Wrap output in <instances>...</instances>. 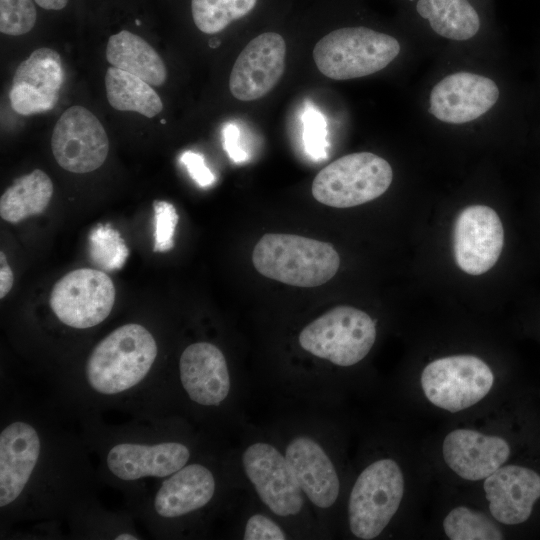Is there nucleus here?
I'll return each instance as SVG.
<instances>
[{"mask_svg":"<svg viewBox=\"0 0 540 540\" xmlns=\"http://www.w3.org/2000/svg\"><path fill=\"white\" fill-rule=\"evenodd\" d=\"M418 104L429 126L480 131L502 126L510 104L509 84L497 56H441Z\"/></svg>","mask_w":540,"mask_h":540,"instance_id":"1","label":"nucleus"},{"mask_svg":"<svg viewBox=\"0 0 540 540\" xmlns=\"http://www.w3.org/2000/svg\"><path fill=\"white\" fill-rule=\"evenodd\" d=\"M413 41L446 55L497 56L495 35L477 0H410Z\"/></svg>","mask_w":540,"mask_h":540,"instance_id":"2","label":"nucleus"},{"mask_svg":"<svg viewBox=\"0 0 540 540\" xmlns=\"http://www.w3.org/2000/svg\"><path fill=\"white\" fill-rule=\"evenodd\" d=\"M404 52L401 40L366 25H347L331 30L314 46L318 70L333 80H351L376 74Z\"/></svg>","mask_w":540,"mask_h":540,"instance_id":"3","label":"nucleus"},{"mask_svg":"<svg viewBox=\"0 0 540 540\" xmlns=\"http://www.w3.org/2000/svg\"><path fill=\"white\" fill-rule=\"evenodd\" d=\"M252 261L263 276L297 287L320 286L333 278L340 266L339 254L330 243L275 233L259 239Z\"/></svg>","mask_w":540,"mask_h":540,"instance_id":"4","label":"nucleus"},{"mask_svg":"<svg viewBox=\"0 0 540 540\" xmlns=\"http://www.w3.org/2000/svg\"><path fill=\"white\" fill-rule=\"evenodd\" d=\"M156 356L152 334L140 324H125L94 347L86 364L87 381L100 394L127 391L144 379Z\"/></svg>","mask_w":540,"mask_h":540,"instance_id":"5","label":"nucleus"},{"mask_svg":"<svg viewBox=\"0 0 540 540\" xmlns=\"http://www.w3.org/2000/svg\"><path fill=\"white\" fill-rule=\"evenodd\" d=\"M393 181V169L372 152H355L325 166L314 178L311 191L320 203L348 208L383 195Z\"/></svg>","mask_w":540,"mask_h":540,"instance_id":"6","label":"nucleus"},{"mask_svg":"<svg viewBox=\"0 0 540 540\" xmlns=\"http://www.w3.org/2000/svg\"><path fill=\"white\" fill-rule=\"evenodd\" d=\"M375 339L374 320L351 306L330 309L305 326L298 337L303 350L341 367L364 359Z\"/></svg>","mask_w":540,"mask_h":540,"instance_id":"7","label":"nucleus"},{"mask_svg":"<svg viewBox=\"0 0 540 540\" xmlns=\"http://www.w3.org/2000/svg\"><path fill=\"white\" fill-rule=\"evenodd\" d=\"M404 494V476L396 461L382 458L369 464L357 477L348 501L351 533L374 539L396 514Z\"/></svg>","mask_w":540,"mask_h":540,"instance_id":"8","label":"nucleus"},{"mask_svg":"<svg viewBox=\"0 0 540 540\" xmlns=\"http://www.w3.org/2000/svg\"><path fill=\"white\" fill-rule=\"evenodd\" d=\"M494 383L490 367L473 355L436 359L422 371L421 386L435 406L458 412L483 399Z\"/></svg>","mask_w":540,"mask_h":540,"instance_id":"9","label":"nucleus"},{"mask_svg":"<svg viewBox=\"0 0 540 540\" xmlns=\"http://www.w3.org/2000/svg\"><path fill=\"white\" fill-rule=\"evenodd\" d=\"M115 287L103 271L80 268L59 279L50 294V307L67 326L85 329L96 326L110 314Z\"/></svg>","mask_w":540,"mask_h":540,"instance_id":"10","label":"nucleus"},{"mask_svg":"<svg viewBox=\"0 0 540 540\" xmlns=\"http://www.w3.org/2000/svg\"><path fill=\"white\" fill-rule=\"evenodd\" d=\"M51 148L57 163L72 173H88L106 160L109 140L103 125L87 108L65 110L56 122Z\"/></svg>","mask_w":540,"mask_h":540,"instance_id":"11","label":"nucleus"},{"mask_svg":"<svg viewBox=\"0 0 540 540\" xmlns=\"http://www.w3.org/2000/svg\"><path fill=\"white\" fill-rule=\"evenodd\" d=\"M244 472L262 503L279 517L301 512L304 497L285 456L272 444L254 442L242 454Z\"/></svg>","mask_w":540,"mask_h":540,"instance_id":"12","label":"nucleus"},{"mask_svg":"<svg viewBox=\"0 0 540 540\" xmlns=\"http://www.w3.org/2000/svg\"><path fill=\"white\" fill-rule=\"evenodd\" d=\"M286 44L277 32L254 37L237 57L229 77L231 94L240 101H253L267 95L285 70Z\"/></svg>","mask_w":540,"mask_h":540,"instance_id":"13","label":"nucleus"},{"mask_svg":"<svg viewBox=\"0 0 540 540\" xmlns=\"http://www.w3.org/2000/svg\"><path fill=\"white\" fill-rule=\"evenodd\" d=\"M504 231L498 214L486 205H471L458 215L453 232L457 265L470 275L492 268L500 257Z\"/></svg>","mask_w":540,"mask_h":540,"instance_id":"14","label":"nucleus"},{"mask_svg":"<svg viewBox=\"0 0 540 540\" xmlns=\"http://www.w3.org/2000/svg\"><path fill=\"white\" fill-rule=\"evenodd\" d=\"M64 81L60 55L43 47L33 51L17 67L9 92L12 109L20 115H32L55 107Z\"/></svg>","mask_w":540,"mask_h":540,"instance_id":"15","label":"nucleus"},{"mask_svg":"<svg viewBox=\"0 0 540 540\" xmlns=\"http://www.w3.org/2000/svg\"><path fill=\"white\" fill-rule=\"evenodd\" d=\"M285 459L299 487L312 504L321 509L333 506L339 496L337 470L319 442L305 435L286 446Z\"/></svg>","mask_w":540,"mask_h":540,"instance_id":"16","label":"nucleus"},{"mask_svg":"<svg viewBox=\"0 0 540 540\" xmlns=\"http://www.w3.org/2000/svg\"><path fill=\"white\" fill-rule=\"evenodd\" d=\"M484 491L491 515L506 525H517L530 517L540 498V475L527 467L505 465L485 478Z\"/></svg>","mask_w":540,"mask_h":540,"instance_id":"17","label":"nucleus"},{"mask_svg":"<svg viewBox=\"0 0 540 540\" xmlns=\"http://www.w3.org/2000/svg\"><path fill=\"white\" fill-rule=\"evenodd\" d=\"M181 384L189 398L202 406H218L230 391V375L222 351L209 342L190 344L179 360Z\"/></svg>","mask_w":540,"mask_h":540,"instance_id":"18","label":"nucleus"},{"mask_svg":"<svg viewBox=\"0 0 540 540\" xmlns=\"http://www.w3.org/2000/svg\"><path fill=\"white\" fill-rule=\"evenodd\" d=\"M447 466L466 480L485 479L510 456L508 442L498 436L471 429H456L447 434L442 445Z\"/></svg>","mask_w":540,"mask_h":540,"instance_id":"19","label":"nucleus"},{"mask_svg":"<svg viewBox=\"0 0 540 540\" xmlns=\"http://www.w3.org/2000/svg\"><path fill=\"white\" fill-rule=\"evenodd\" d=\"M41 449L33 426L16 421L0 434V506L13 503L26 487Z\"/></svg>","mask_w":540,"mask_h":540,"instance_id":"20","label":"nucleus"},{"mask_svg":"<svg viewBox=\"0 0 540 540\" xmlns=\"http://www.w3.org/2000/svg\"><path fill=\"white\" fill-rule=\"evenodd\" d=\"M189 458V448L179 442L120 443L110 449L106 461L113 475L130 481L172 475L184 467Z\"/></svg>","mask_w":540,"mask_h":540,"instance_id":"21","label":"nucleus"},{"mask_svg":"<svg viewBox=\"0 0 540 540\" xmlns=\"http://www.w3.org/2000/svg\"><path fill=\"white\" fill-rule=\"evenodd\" d=\"M215 478L204 465H185L166 479L154 498V508L164 518H177L206 506L215 493Z\"/></svg>","mask_w":540,"mask_h":540,"instance_id":"22","label":"nucleus"},{"mask_svg":"<svg viewBox=\"0 0 540 540\" xmlns=\"http://www.w3.org/2000/svg\"><path fill=\"white\" fill-rule=\"evenodd\" d=\"M106 58L113 67L138 76L152 86H161L167 79L160 55L142 37L128 30L110 36Z\"/></svg>","mask_w":540,"mask_h":540,"instance_id":"23","label":"nucleus"},{"mask_svg":"<svg viewBox=\"0 0 540 540\" xmlns=\"http://www.w3.org/2000/svg\"><path fill=\"white\" fill-rule=\"evenodd\" d=\"M53 195V183L42 170L35 169L14 181L0 198V216L10 223L45 211Z\"/></svg>","mask_w":540,"mask_h":540,"instance_id":"24","label":"nucleus"},{"mask_svg":"<svg viewBox=\"0 0 540 540\" xmlns=\"http://www.w3.org/2000/svg\"><path fill=\"white\" fill-rule=\"evenodd\" d=\"M109 104L119 111H133L152 118L163 110V103L152 85L116 67H109L105 76Z\"/></svg>","mask_w":540,"mask_h":540,"instance_id":"25","label":"nucleus"},{"mask_svg":"<svg viewBox=\"0 0 540 540\" xmlns=\"http://www.w3.org/2000/svg\"><path fill=\"white\" fill-rule=\"evenodd\" d=\"M260 0H191L192 20L205 34H216L245 19L257 9Z\"/></svg>","mask_w":540,"mask_h":540,"instance_id":"26","label":"nucleus"},{"mask_svg":"<svg viewBox=\"0 0 540 540\" xmlns=\"http://www.w3.org/2000/svg\"><path fill=\"white\" fill-rule=\"evenodd\" d=\"M443 528L451 540L503 539V533L498 525L486 514L466 506L452 509L443 521Z\"/></svg>","mask_w":540,"mask_h":540,"instance_id":"27","label":"nucleus"},{"mask_svg":"<svg viewBox=\"0 0 540 540\" xmlns=\"http://www.w3.org/2000/svg\"><path fill=\"white\" fill-rule=\"evenodd\" d=\"M89 254L92 262L102 270L121 269L129 250L119 232L109 224L98 225L89 235Z\"/></svg>","mask_w":540,"mask_h":540,"instance_id":"28","label":"nucleus"},{"mask_svg":"<svg viewBox=\"0 0 540 540\" xmlns=\"http://www.w3.org/2000/svg\"><path fill=\"white\" fill-rule=\"evenodd\" d=\"M33 0H0V31L10 36L28 33L36 23Z\"/></svg>","mask_w":540,"mask_h":540,"instance_id":"29","label":"nucleus"},{"mask_svg":"<svg viewBox=\"0 0 540 540\" xmlns=\"http://www.w3.org/2000/svg\"><path fill=\"white\" fill-rule=\"evenodd\" d=\"M302 123V139L305 151L314 160L325 159L329 143L324 115L315 107L308 106L302 114Z\"/></svg>","mask_w":540,"mask_h":540,"instance_id":"30","label":"nucleus"},{"mask_svg":"<svg viewBox=\"0 0 540 540\" xmlns=\"http://www.w3.org/2000/svg\"><path fill=\"white\" fill-rule=\"evenodd\" d=\"M155 215V252H166L173 248L174 233L178 223V213L173 204L167 201L155 200L153 203Z\"/></svg>","mask_w":540,"mask_h":540,"instance_id":"31","label":"nucleus"},{"mask_svg":"<svg viewBox=\"0 0 540 540\" xmlns=\"http://www.w3.org/2000/svg\"><path fill=\"white\" fill-rule=\"evenodd\" d=\"M245 540H284L285 531L271 518L263 514H253L245 524Z\"/></svg>","mask_w":540,"mask_h":540,"instance_id":"32","label":"nucleus"},{"mask_svg":"<svg viewBox=\"0 0 540 540\" xmlns=\"http://www.w3.org/2000/svg\"><path fill=\"white\" fill-rule=\"evenodd\" d=\"M190 177L201 187H208L215 181V176L205 163L204 157L193 151H185L180 157Z\"/></svg>","mask_w":540,"mask_h":540,"instance_id":"33","label":"nucleus"},{"mask_svg":"<svg viewBox=\"0 0 540 540\" xmlns=\"http://www.w3.org/2000/svg\"><path fill=\"white\" fill-rule=\"evenodd\" d=\"M222 137L224 149L234 162L247 160L248 155L241 146L240 130L236 124L227 123L222 129Z\"/></svg>","mask_w":540,"mask_h":540,"instance_id":"34","label":"nucleus"},{"mask_svg":"<svg viewBox=\"0 0 540 540\" xmlns=\"http://www.w3.org/2000/svg\"><path fill=\"white\" fill-rule=\"evenodd\" d=\"M13 285V272L8 265L6 256L0 253V298H4Z\"/></svg>","mask_w":540,"mask_h":540,"instance_id":"35","label":"nucleus"},{"mask_svg":"<svg viewBox=\"0 0 540 540\" xmlns=\"http://www.w3.org/2000/svg\"><path fill=\"white\" fill-rule=\"evenodd\" d=\"M41 8L46 10H61L63 9L68 0H34Z\"/></svg>","mask_w":540,"mask_h":540,"instance_id":"36","label":"nucleus"},{"mask_svg":"<svg viewBox=\"0 0 540 540\" xmlns=\"http://www.w3.org/2000/svg\"><path fill=\"white\" fill-rule=\"evenodd\" d=\"M116 540H137L138 537H135L132 534L123 533L115 537Z\"/></svg>","mask_w":540,"mask_h":540,"instance_id":"37","label":"nucleus"},{"mask_svg":"<svg viewBox=\"0 0 540 540\" xmlns=\"http://www.w3.org/2000/svg\"><path fill=\"white\" fill-rule=\"evenodd\" d=\"M166 121L164 119L161 120V123H165Z\"/></svg>","mask_w":540,"mask_h":540,"instance_id":"38","label":"nucleus"}]
</instances>
